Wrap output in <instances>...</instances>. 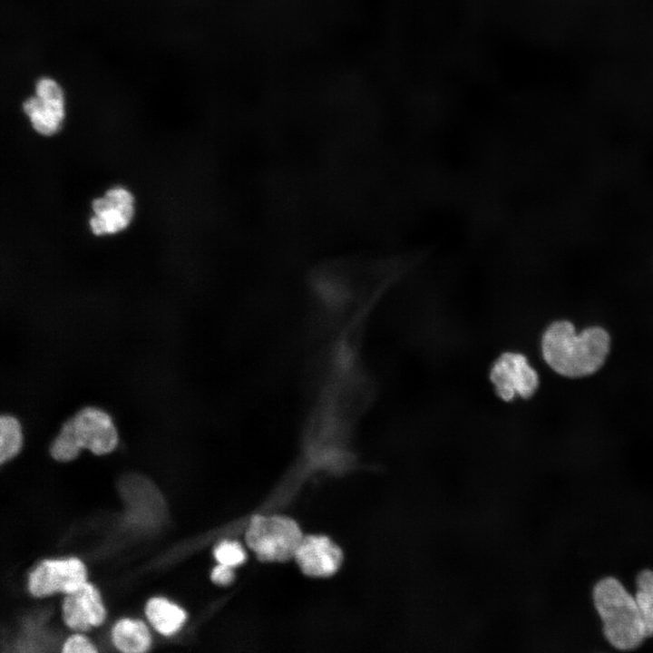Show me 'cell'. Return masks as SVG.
<instances>
[{"label":"cell","instance_id":"1","mask_svg":"<svg viewBox=\"0 0 653 653\" xmlns=\"http://www.w3.org/2000/svg\"><path fill=\"white\" fill-rule=\"evenodd\" d=\"M609 348L608 333L590 327L577 333L573 325L557 321L544 332L541 351L546 363L558 374L580 377L597 371Z\"/></svg>","mask_w":653,"mask_h":653},{"label":"cell","instance_id":"2","mask_svg":"<svg viewBox=\"0 0 653 653\" xmlns=\"http://www.w3.org/2000/svg\"><path fill=\"white\" fill-rule=\"evenodd\" d=\"M592 598L604 636L612 647L632 650L648 638L636 599L619 580L606 577L599 580Z\"/></svg>","mask_w":653,"mask_h":653},{"label":"cell","instance_id":"3","mask_svg":"<svg viewBox=\"0 0 653 653\" xmlns=\"http://www.w3.org/2000/svg\"><path fill=\"white\" fill-rule=\"evenodd\" d=\"M302 539L297 522L282 516H254L246 533L249 547L264 561L294 558Z\"/></svg>","mask_w":653,"mask_h":653},{"label":"cell","instance_id":"4","mask_svg":"<svg viewBox=\"0 0 653 653\" xmlns=\"http://www.w3.org/2000/svg\"><path fill=\"white\" fill-rule=\"evenodd\" d=\"M497 395L510 402L516 397L529 398L537 390L539 378L525 356L515 352L501 355L490 372Z\"/></svg>","mask_w":653,"mask_h":653},{"label":"cell","instance_id":"5","mask_svg":"<svg viewBox=\"0 0 653 653\" xmlns=\"http://www.w3.org/2000/svg\"><path fill=\"white\" fill-rule=\"evenodd\" d=\"M86 581L84 564L76 558L45 560L29 575L28 589L36 598L57 592L68 594Z\"/></svg>","mask_w":653,"mask_h":653},{"label":"cell","instance_id":"6","mask_svg":"<svg viewBox=\"0 0 653 653\" xmlns=\"http://www.w3.org/2000/svg\"><path fill=\"white\" fill-rule=\"evenodd\" d=\"M81 449L96 455L112 452L118 444V433L111 415L101 408L86 406L68 419Z\"/></svg>","mask_w":653,"mask_h":653},{"label":"cell","instance_id":"7","mask_svg":"<svg viewBox=\"0 0 653 653\" xmlns=\"http://www.w3.org/2000/svg\"><path fill=\"white\" fill-rule=\"evenodd\" d=\"M36 95L27 99L23 109L33 128L42 135L54 134L64 118V100L61 87L50 78H41L35 87Z\"/></svg>","mask_w":653,"mask_h":653},{"label":"cell","instance_id":"8","mask_svg":"<svg viewBox=\"0 0 653 653\" xmlns=\"http://www.w3.org/2000/svg\"><path fill=\"white\" fill-rule=\"evenodd\" d=\"M94 215L90 219L93 234H112L124 229L133 216V197L124 188L115 187L92 204Z\"/></svg>","mask_w":653,"mask_h":653},{"label":"cell","instance_id":"9","mask_svg":"<svg viewBox=\"0 0 653 653\" xmlns=\"http://www.w3.org/2000/svg\"><path fill=\"white\" fill-rule=\"evenodd\" d=\"M62 615L70 629L84 631L101 625L106 613L98 590L85 581L77 590L66 594L62 604Z\"/></svg>","mask_w":653,"mask_h":653},{"label":"cell","instance_id":"10","mask_svg":"<svg viewBox=\"0 0 653 653\" xmlns=\"http://www.w3.org/2000/svg\"><path fill=\"white\" fill-rule=\"evenodd\" d=\"M294 558L305 574L327 577L338 570L343 555L339 547L327 537L308 535L301 540Z\"/></svg>","mask_w":653,"mask_h":653},{"label":"cell","instance_id":"11","mask_svg":"<svg viewBox=\"0 0 653 653\" xmlns=\"http://www.w3.org/2000/svg\"><path fill=\"white\" fill-rule=\"evenodd\" d=\"M112 639L114 646L125 653H141L151 643L147 626L141 620L122 619L112 628Z\"/></svg>","mask_w":653,"mask_h":653},{"label":"cell","instance_id":"12","mask_svg":"<svg viewBox=\"0 0 653 653\" xmlns=\"http://www.w3.org/2000/svg\"><path fill=\"white\" fill-rule=\"evenodd\" d=\"M145 613L153 628L164 636L177 632L187 618L180 607L159 597L148 600Z\"/></svg>","mask_w":653,"mask_h":653},{"label":"cell","instance_id":"13","mask_svg":"<svg viewBox=\"0 0 653 653\" xmlns=\"http://www.w3.org/2000/svg\"><path fill=\"white\" fill-rule=\"evenodd\" d=\"M636 602L641 613L647 637L653 636V570H643L636 579Z\"/></svg>","mask_w":653,"mask_h":653},{"label":"cell","instance_id":"14","mask_svg":"<svg viewBox=\"0 0 653 653\" xmlns=\"http://www.w3.org/2000/svg\"><path fill=\"white\" fill-rule=\"evenodd\" d=\"M23 444L22 427L13 415L3 414L0 419V462L13 459Z\"/></svg>","mask_w":653,"mask_h":653},{"label":"cell","instance_id":"15","mask_svg":"<svg viewBox=\"0 0 653 653\" xmlns=\"http://www.w3.org/2000/svg\"><path fill=\"white\" fill-rule=\"evenodd\" d=\"M81 450L73 434L70 422L67 420L51 444V456L58 462H69L75 459Z\"/></svg>","mask_w":653,"mask_h":653},{"label":"cell","instance_id":"16","mask_svg":"<svg viewBox=\"0 0 653 653\" xmlns=\"http://www.w3.org/2000/svg\"><path fill=\"white\" fill-rule=\"evenodd\" d=\"M214 557L219 564L236 567L246 560V552L240 543L225 540L214 549Z\"/></svg>","mask_w":653,"mask_h":653},{"label":"cell","instance_id":"17","mask_svg":"<svg viewBox=\"0 0 653 653\" xmlns=\"http://www.w3.org/2000/svg\"><path fill=\"white\" fill-rule=\"evenodd\" d=\"M63 652L64 653H74V652H95V647L89 641L87 638L80 634H74L70 636L63 646Z\"/></svg>","mask_w":653,"mask_h":653},{"label":"cell","instance_id":"18","mask_svg":"<svg viewBox=\"0 0 653 653\" xmlns=\"http://www.w3.org/2000/svg\"><path fill=\"white\" fill-rule=\"evenodd\" d=\"M234 579L233 567L219 564L211 571V580L219 585H228Z\"/></svg>","mask_w":653,"mask_h":653}]
</instances>
